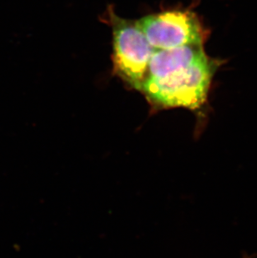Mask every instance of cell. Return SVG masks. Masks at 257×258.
Listing matches in <instances>:
<instances>
[{"mask_svg":"<svg viewBox=\"0 0 257 258\" xmlns=\"http://www.w3.org/2000/svg\"><path fill=\"white\" fill-rule=\"evenodd\" d=\"M220 63L207 54L159 79H146L140 91L158 109L186 108L201 111Z\"/></svg>","mask_w":257,"mask_h":258,"instance_id":"1","label":"cell"},{"mask_svg":"<svg viewBox=\"0 0 257 258\" xmlns=\"http://www.w3.org/2000/svg\"><path fill=\"white\" fill-rule=\"evenodd\" d=\"M138 24L154 49L203 45L208 36L199 18L187 10L148 15L138 20Z\"/></svg>","mask_w":257,"mask_h":258,"instance_id":"3","label":"cell"},{"mask_svg":"<svg viewBox=\"0 0 257 258\" xmlns=\"http://www.w3.org/2000/svg\"><path fill=\"white\" fill-rule=\"evenodd\" d=\"M205 54L203 45H184L173 49H154L146 80L162 78L173 71L191 64Z\"/></svg>","mask_w":257,"mask_h":258,"instance_id":"4","label":"cell"},{"mask_svg":"<svg viewBox=\"0 0 257 258\" xmlns=\"http://www.w3.org/2000/svg\"><path fill=\"white\" fill-rule=\"evenodd\" d=\"M109 19L114 36V71L128 85L140 90L147 76L154 49L138 21L121 19L113 13Z\"/></svg>","mask_w":257,"mask_h":258,"instance_id":"2","label":"cell"}]
</instances>
